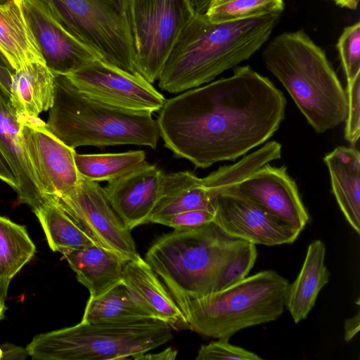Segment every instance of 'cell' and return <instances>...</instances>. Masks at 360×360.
I'll return each mask as SVG.
<instances>
[{
  "mask_svg": "<svg viewBox=\"0 0 360 360\" xmlns=\"http://www.w3.org/2000/svg\"><path fill=\"white\" fill-rule=\"evenodd\" d=\"M286 99L250 65L166 99L157 119L165 146L205 169L264 143L285 118Z\"/></svg>",
  "mask_w": 360,
  "mask_h": 360,
  "instance_id": "obj_1",
  "label": "cell"
},
{
  "mask_svg": "<svg viewBox=\"0 0 360 360\" xmlns=\"http://www.w3.org/2000/svg\"><path fill=\"white\" fill-rule=\"evenodd\" d=\"M279 17L270 14L216 23L195 12L175 41L158 79V86L176 94L212 82L260 49Z\"/></svg>",
  "mask_w": 360,
  "mask_h": 360,
  "instance_id": "obj_2",
  "label": "cell"
},
{
  "mask_svg": "<svg viewBox=\"0 0 360 360\" xmlns=\"http://www.w3.org/2000/svg\"><path fill=\"white\" fill-rule=\"evenodd\" d=\"M262 57L316 133L345 121L346 91L325 51L304 30L279 34L266 46Z\"/></svg>",
  "mask_w": 360,
  "mask_h": 360,
  "instance_id": "obj_3",
  "label": "cell"
},
{
  "mask_svg": "<svg viewBox=\"0 0 360 360\" xmlns=\"http://www.w3.org/2000/svg\"><path fill=\"white\" fill-rule=\"evenodd\" d=\"M49 110L48 129L73 149L120 145L155 149L160 137L153 113L124 110L92 99L79 91L65 75H55L54 99Z\"/></svg>",
  "mask_w": 360,
  "mask_h": 360,
  "instance_id": "obj_4",
  "label": "cell"
},
{
  "mask_svg": "<svg viewBox=\"0 0 360 360\" xmlns=\"http://www.w3.org/2000/svg\"><path fill=\"white\" fill-rule=\"evenodd\" d=\"M289 285L281 275L266 270L219 291L198 297L172 296L191 330L229 339L242 329L278 319L284 311Z\"/></svg>",
  "mask_w": 360,
  "mask_h": 360,
  "instance_id": "obj_5",
  "label": "cell"
},
{
  "mask_svg": "<svg viewBox=\"0 0 360 360\" xmlns=\"http://www.w3.org/2000/svg\"><path fill=\"white\" fill-rule=\"evenodd\" d=\"M246 243L212 221L159 237L145 260L172 296L198 297L211 292L219 269Z\"/></svg>",
  "mask_w": 360,
  "mask_h": 360,
  "instance_id": "obj_6",
  "label": "cell"
},
{
  "mask_svg": "<svg viewBox=\"0 0 360 360\" xmlns=\"http://www.w3.org/2000/svg\"><path fill=\"white\" fill-rule=\"evenodd\" d=\"M172 337V326L157 319L124 324L81 321L35 336L26 349L37 360H136Z\"/></svg>",
  "mask_w": 360,
  "mask_h": 360,
  "instance_id": "obj_7",
  "label": "cell"
},
{
  "mask_svg": "<svg viewBox=\"0 0 360 360\" xmlns=\"http://www.w3.org/2000/svg\"><path fill=\"white\" fill-rule=\"evenodd\" d=\"M31 1L96 52L102 60L138 74L129 0Z\"/></svg>",
  "mask_w": 360,
  "mask_h": 360,
  "instance_id": "obj_8",
  "label": "cell"
},
{
  "mask_svg": "<svg viewBox=\"0 0 360 360\" xmlns=\"http://www.w3.org/2000/svg\"><path fill=\"white\" fill-rule=\"evenodd\" d=\"M128 4L136 70L153 84L195 12L191 0H129Z\"/></svg>",
  "mask_w": 360,
  "mask_h": 360,
  "instance_id": "obj_9",
  "label": "cell"
},
{
  "mask_svg": "<svg viewBox=\"0 0 360 360\" xmlns=\"http://www.w3.org/2000/svg\"><path fill=\"white\" fill-rule=\"evenodd\" d=\"M84 95L118 108L153 113L165 98L139 74L96 59L65 75Z\"/></svg>",
  "mask_w": 360,
  "mask_h": 360,
  "instance_id": "obj_10",
  "label": "cell"
},
{
  "mask_svg": "<svg viewBox=\"0 0 360 360\" xmlns=\"http://www.w3.org/2000/svg\"><path fill=\"white\" fill-rule=\"evenodd\" d=\"M54 198L101 246L127 262L141 257L131 231L115 212L98 182L80 176L72 190Z\"/></svg>",
  "mask_w": 360,
  "mask_h": 360,
  "instance_id": "obj_11",
  "label": "cell"
},
{
  "mask_svg": "<svg viewBox=\"0 0 360 360\" xmlns=\"http://www.w3.org/2000/svg\"><path fill=\"white\" fill-rule=\"evenodd\" d=\"M20 123L26 152L46 197L70 192L80 179L75 149L53 135L39 117Z\"/></svg>",
  "mask_w": 360,
  "mask_h": 360,
  "instance_id": "obj_12",
  "label": "cell"
},
{
  "mask_svg": "<svg viewBox=\"0 0 360 360\" xmlns=\"http://www.w3.org/2000/svg\"><path fill=\"white\" fill-rule=\"evenodd\" d=\"M221 194L252 202L300 232L309 219L295 181L284 165L277 167L265 164L227 187Z\"/></svg>",
  "mask_w": 360,
  "mask_h": 360,
  "instance_id": "obj_13",
  "label": "cell"
},
{
  "mask_svg": "<svg viewBox=\"0 0 360 360\" xmlns=\"http://www.w3.org/2000/svg\"><path fill=\"white\" fill-rule=\"evenodd\" d=\"M213 222L230 236L257 245L292 243L300 231L260 206L219 194L214 200Z\"/></svg>",
  "mask_w": 360,
  "mask_h": 360,
  "instance_id": "obj_14",
  "label": "cell"
},
{
  "mask_svg": "<svg viewBox=\"0 0 360 360\" xmlns=\"http://www.w3.org/2000/svg\"><path fill=\"white\" fill-rule=\"evenodd\" d=\"M22 1L45 64L54 75H68L92 60L101 59L34 2Z\"/></svg>",
  "mask_w": 360,
  "mask_h": 360,
  "instance_id": "obj_15",
  "label": "cell"
},
{
  "mask_svg": "<svg viewBox=\"0 0 360 360\" xmlns=\"http://www.w3.org/2000/svg\"><path fill=\"white\" fill-rule=\"evenodd\" d=\"M165 176L157 166L146 162L103 187L112 208L130 231L148 224L161 197Z\"/></svg>",
  "mask_w": 360,
  "mask_h": 360,
  "instance_id": "obj_16",
  "label": "cell"
},
{
  "mask_svg": "<svg viewBox=\"0 0 360 360\" xmlns=\"http://www.w3.org/2000/svg\"><path fill=\"white\" fill-rule=\"evenodd\" d=\"M0 151L16 180L15 191L21 202L33 211L47 200L26 152L21 123L9 99L0 91Z\"/></svg>",
  "mask_w": 360,
  "mask_h": 360,
  "instance_id": "obj_17",
  "label": "cell"
},
{
  "mask_svg": "<svg viewBox=\"0 0 360 360\" xmlns=\"http://www.w3.org/2000/svg\"><path fill=\"white\" fill-rule=\"evenodd\" d=\"M122 281L153 319L172 327L179 323L185 324L175 300L145 259L140 257L127 261Z\"/></svg>",
  "mask_w": 360,
  "mask_h": 360,
  "instance_id": "obj_18",
  "label": "cell"
},
{
  "mask_svg": "<svg viewBox=\"0 0 360 360\" xmlns=\"http://www.w3.org/2000/svg\"><path fill=\"white\" fill-rule=\"evenodd\" d=\"M0 56L14 71L34 63L45 64L22 0L0 4Z\"/></svg>",
  "mask_w": 360,
  "mask_h": 360,
  "instance_id": "obj_19",
  "label": "cell"
},
{
  "mask_svg": "<svg viewBox=\"0 0 360 360\" xmlns=\"http://www.w3.org/2000/svg\"><path fill=\"white\" fill-rule=\"evenodd\" d=\"M332 192L352 228L360 234V153L352 147L338 146L323 158Z\"/></svg>",
  "mask_w": 360,
  "mask_h": 360,
  "instance_id": "obj_20",
  "label": "cell"
},
{
  "mask_svg": "<svg viewBox=\"0 0 360 360\" xmlns=\"http://www.w3.org/2000/svg\"><path fill=\"white\" fill-rule=\"evenodd\" d=\"M78 281L96 297L121 283L127 261L116 253L94 244L63 254Z\"/></svg>",
  "mask_w": 360,
  "mask_h": 360,
  "instance_id": "obj_21",
  "label": "cell"
},
{
  "mask_svg": "<svg viewBox=\"0 0 360 360\" xmlns=\"http://www.w3.org/2000/svg\"><path fill=\"white\" fill-rule=\"evenodd\" d=\"M55 75L46 64L34 63L15 71L9 101L20 122L49 110L54 99Z\"/></svg>",
  "mask_w": 360,
  "mask_h": 360,
  "instance_id": "obj_22",
  "label": "cell"
},
{
  "mask_svg": "<svg viewBox=\"0 0 360 360\" xmlns=\"http://www.w3.org/2000/svg\"><path fill=\"white\" fill-rule=\"evenodd\" d=\"M325 256L324 243L321 240L311 242L299 274L289 285L285 307L295 323L307 317L319 293L329 281L330 272L325 264Z\"/></svg>",
  "mask_w": 360,
  "mask_h": 360,
  "instance_id": "obj_23",
  "label": "cell"
},
{
  "mask_svg": "<svg viewBox=\"0 0 360 360\" xmlns=\"http://www.w3.org/2000/svg\"><path fill=\"white\" fill-rule=\"evenodd\" d=\"M192 210L214 212V201L202 184V178L185 171L165 174L163 189L148 223Z\"/></svg>",
  "mask_w": 360,
  "mask_h": 360,
  "instance_id": "obj_24",
  "label": "cell"
},
{
  "mask_svg": "<svg viewBox=\"0 0 360 360\" xmlns=\"http://www.w3.org/2000/svg\"><path fill=\"white\" fill-rule=\"evenodd\" d=\"M34 212L53 252L63 254L70 250L98 244L53 197H49L48 200Z\"/></svg>",
  "mask_w": 360,
  "mask_h": 360,
  "instance_id": "obj_25",
  "label": "cell"
},
{
  "mask_svg": "<svg viewBox=\"0 0 360 360\" xmlns=\"http://www.w3.org/2000/svg\"><path fill=\"white\" fill-rule=\"evenodd\" d=\"M155 319L122 281L96 297H89L82 322L124 324Z\"/></svg>",
  "mask_w": 360,
  "mask_h": 360,
  "instance_id": "obj_26",
  "label": "cell"
},
{
  "mask_svg": "<svg viewBox=\"0 0 360 360\" xmlns=\"http://www.w3.org/2000/svg\"><path fill=\"white\" fill-rule=\"evenodd\" d=\"M75 162L79 175L88 180L112 181L145 165L143 150L123 153L75 155Z\"/></svg>",
  "mask_w": 360,
  "mask_h": 360,
  "instance_id": "obj_27",
  "label": "cell"
},
{
  "mask_svg": "<svg viewBox=\"0 0 360 360\" xmlns=\"http://www.w3.org/2000/svg\"><path fill=\"white\" fill-rule=\"evenodd\" d=\"M35 251L25 226L0 216V266L7 284L31 260Z\"/></svg>",
  "mask_w": 360,
  "mask_h": 360,
  "instance_id": "obj_28",
  "label": "cell"
},
{
  "mask_svg": "<svg viewBox=\"0 0 360 360\" xmlns=\"http://www.w3.org/2000/svg\"><path fill=\"white\" fill-rule=\"evenodd\" d=\"M283 0H210L205 16L212 22H226L283 11Z\"/></svg>",
  "mask_w": 360,
  "mask_h": 360,
  "instance_id": "obj_29",
  "label": "cell"
},
{
  "mask_svg": "<svg viewBox=\"0 0 360 360\" xmlns=\"http://www.w3.org/2000/svg\"><path fill=\"white\" fill-rule=\"evenodd\" d=\"M255 245L246 243L238 254L221 266L214 281L211 292L225 289L248 276L257 257Z\"/></svg>",
  "mask_w": 360,
  "mask_h": 360,
  "instance_id": "obj_30",
  "label": "cell"
},
{
  "mask_svg": "<svg viewBox=\"0 0 360 360\" xmlns=\"http://www.w3.org/2000/svg\"><path fill=\"white\" fill-rule=\"evenodd\" d=\"M340 63L347 84L360 75V22L345 27L338 43Z\"/></svg>",
  "mask_w": 360,
  "mask_h": 360,
  "instance_id": "obj_31",
  "label": "cell"
},
{
  "mask_svg": "<svg viewBox=\"0 0 360 360\" xmlns=\"http://www.w3.org/2000/svg\"><path fill=\"white\" fill-rule=\"evenodd\" d=\"M229 339L219 338L207 345H202L197 360H262L257 354L229 342Z\"/></svg>",
  "mask_w": 360,
  "mask_h": 360,
  "instance_id": "obj_32",
  "label": "cell"
},
{
  "mask_svg": "<svg viewBox=\"0 0 360 360\" xmlns=\"http://www.w3.org/2000/svg\"><path fill=\"white\" fill-rule=\"evenodd\" d=\"M347 113L345 119V138L352 146L360 136V75L347 84Z\"/></svg>",
  "mask_w": 360,
  "mask_h": 360,
  "instance_id": "obj_33",
  "label": "cell"
},
{
  "mask_svg": "<svg viewBox=\"0 0 360 360\" xmlns=\"http://www.w3.org/2000/svg\"><path fill=\"white\" fill-rule=\"evenodd\" d=\"M214 212L207 210H192L171 214L160 219L157 224L174 229L199 227L214 220Z\"/></svg>",
  "mask_w": 360,
  "mask_h": 360,
  "instance_id": "obj_34",
  "label": "cell"
},
{
  "mask_svg": "<svg viewBox=\"0 0 360 360\" xmlns=\"http://www.w3.org/2000/svg\"><path fill=\"white\" fill-rule=\"evenodd\" d=\"M0 347L3 353L1 360H25L29 356L26 348L13 344L4 343Z\"/></svg>",
  "mask_w": 360,
  "mask_h": 360,
  "instance_id": "obj_35",
  "label": "cell"
},
{
  "mask_svg": "<svg viewBox=\"0 0 360 360\" xmlns=\"http://www.w3.org/2000/svg\"><path fill=\"white\" fill-rule=\"evenodd\" d=\"M15 71L0 56V91L9 97L10 85Z\"/></svg>",
  "mask_w": 360,
  "mask_h": 360,
  "instance_id": "obj_36",
  "label": "cell"
},
{
  "mask_svg": "<svg viewBox=\"0 0 360 360\" xmlns=\"http://www.w3.org/2000/svg\"><path fill=\"white\" fill-rule=\"evenodd\" d=\"M360 328V313L359 311L352 317L347 319L344 324V339L345 342L351 341L358 333Z\"/></svg>",
  "mask_w": 360,
  "mask_h": 360,
  "instance_id": "obj_37",
  "label": "cell"
},
{
  "mask_svg": "<svg viewBox=\"0 0 360 360\" xmlns=\"http://www.w3.org/2000/svg\"><path fill=\"white\" fill-rule=\"evenodd\" d=\"M0 179L8 184L15 191L17 187L16 180L6 160L0 151Z\"/></svg>",
  "mask_w": 360,
  "mask_h": 360,
  "instance_id": "obj_38",
  "label": "cell"
},
{
  "mask_svg": "<svg viewBox=\"0 0 360 360\" xmlns=\"http://www.w3.org/2000/svg\"><path fill=\"white\" fill-rule=\"evenodd\" d=\"M177 353L176 349L168 347L155 354H148L147 352L138 357L136 360H174L176 359Z\"/></svg>",
  "mask_w": 360,
  "mask_h": 360,
  "instance_id": "obj_39",
  "label": "cell"
},
{
  "mask_svg": "<svg viewBox=\"0 0 360 360\" xmlns=\"http://www.w3.org/2000/svg\"><path fill=\"white\" fill-rule=\"evenodd\" d=\"M335 2L338 6L351 10H356L358 6L359 0H330Z\"/></svg>",
  "mask_w": 360,
  "mask_h": 360,
  "instance_id": "obj_40",
  "label": "cell"
},
{
  "mask_svg": "<svg viewBox=\"0 0 360 360\" xmlns=\"http://www.w3.org/2000/svg\"><path fill=\"white\" fill-rule=\"evenodd\" d=\"M210 0H191L195 12L204 13Z\"/></svg>",
  "mask_w": 360,
  "mask_h": 360,
  "instance_id": "obj_41",
  "label": "cell"
},
{
  "mask_svg": "<svg viewBox=\"0 0 360 360\" xmlns=\"http://www.w3.org/2000/svg\"><path fill=\"white\" fill-rule=\"evenodd\" d=\"M8 285H9L7 284L4 279L0 266V297L4 299L6 298Z\"/></svg>",
  "mask_w": 360,
  "mask_h": 360,
  "instance_id": "obj_42",
  "label": "cell"
},
{
  "mask_svg": "<svg viewBox=\"0 0 360 360\" xmlns=\"http://www.w3.org/2000/svg\"><path fill=\"white\" fill-rule=\"evenodd\" d=\"M5 300L6 299L0 297V321L4 319V313L6 310Z\"/></svg>",
  "mask_w": 360,
  "mask_h": 360,
  "instance_id": "obj_43",
  "label": "cell"
},
{
  "mask_svg": "<svg viewBox=\"0 0 360 360\" xmlns=\"http://www.w3.org/2000/svg\"><path fill=\"white\" fill-rule=\"evenodd\" d=\"M10 0H0V4H5L8 1H9Z\"/></svg>",
  "mask_w": 360,
  "mask_h": 360,
  "instance_id": "obj_44",
  "label": "cell"
},
{
  "mask_svg": "<svg viewBox=\"0 0 360 360\" xmlns=\"http://www.w3.org/2000/svg\"><path fill=\"white\" fill-rule=\"evenodd\" d=\"M2 355H3L2 350H1V348L0 347V360H1V359H2Z\"/></svg>",
  "mask_w": 360,
  "mask_h": 360,
  "instance_id": "obj_45",
  "label": "cell"
}]
</instances>
